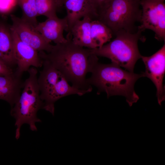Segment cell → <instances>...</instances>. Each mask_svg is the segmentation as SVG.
Segmentation results:
<instances>
[{
  "label": "cell",
  "instance_id": "cell-1",
  "mask_svg": "<svg viewBox=\"0 0 165 165\" xmlns=\"http://www.w3.org/2000/svg\"><path fill=\"white\" fill-rule=\"evenodd\" d=\"M65 42L53 45L51 50L38 52L41 60L50 63L60 72L72 86L81 90L91 92L92 88L87 81L86 76L90 72L97 56L90 49L85 48L73 42L68 34Z\"/></svg>",
  "mask_w": 165,
  "mask_h": 165
},
{
  "label": "cell",
  "instance_id": "cell-2",
  "mask_svg": "<svg viewBox=\"0 0 165 165\" xmlns=\"http://www.w3.org/2000/svg\"><path fill=\"white\" fill-rule=\"evenodd\" d=\"M90 72L91 75L87 79V82L97 87V94L105 92L108 98L115 95L123 96L130 107L139 99L134 86L139 79L144 77L143 73H135L125 70L113 63L103 64L98 61Z\"/></svg>",
  "mask_w": 165,
  "mask_h": 165
},
{
  "label": "cell",
  "instance_id": "cell-3",
  "mask_svg": "<svg viewBox=\"0 0 165 165\" xmlns=\"http://www.w3.org/2000/svg\"><path fill=\"white\" fill-rule=\"evenodd\" d=\"M27 72L28 77L23 82V89L10 110L11 115L15 120L16 139L20 138L23 124H28L31 130L36 131V123L41 122L37 116V113L39 109H43V104L38 83L37 70L32 67Z\"/></svg>",
  "mask_w": 165,
  "mask_h": 165
},
{
  "label": "cell",
  "instance_id": "cell-4",
  "mask_svg": "<svg viewBox=\"0 0 165 165\" xmlns=\"http://www.w3.org/2000/svg\"><path fill=\"white\" fill-rule=\"evenodd\" d=\"M142 33L138 30L134 33H118L112 41L100 48L91 49V52L97 56L109 58L112 63L134 72L135 64L141 56L138 42L140 40H144Z\"/></svg>",
  "mask_w": 165,
  "mask_h": 165
},
{
  "label": "cell",
  "instance_id": "cell-5",
  "mask_svg": "<svg viewBox=\"0 0 165 165\" xmlns=\"http://www.w3.org/2000/svg\"><path fill=\"white\" fill-rule=\"evenodd\" d=\"M42 61L43 68L37 81L43 109L53 115L54 104L60 98L72 94L81 96L90 92L70 86L60 72L48 62Z\"/></svg>",
  "mask_w": 165,
  "mask_h": 165
},
{
  "label": "cell",
  "instance_id": "cell-6",
  "mask_svg": "<svg viewBox=\"0 0 165 165\" xmlns=\"http://www.w3.org/2000/svg\"><path fill=\"white\" fill-rule=\"evenodd\" d=\"M141 0H111L100 13L98 20L112 31L113 35L123 32L134 33L140 23Z\"/></svg>",
  "mask_w": 165,
  "mask_h": 165
},
{
  "label": "cell",
  "instance_id": "cell-7",
  "mask_svg": "<svg viewBox=\"0 0 165 165\" xmlns=\"http://www.w3.org/2000/svg\"><path fill=\"white\" fill-rule=\"evenodd\" d=\"M165 0H141V14L138 29L153 31L155 38L165 41Z\"/></svg>",
  "mask_w": 165,
  "mask_h": 165
},
{
  "label": "cell",
  "instance_id": "cell-8",
  "mask_svg": "<svg viewBox=\"0 0 165 165\" xmlns=\"http://www.w3.org/2000/svg\"><path fill=\"white\" fill-rule=\"evenodd\" d=\"M145 68L144 77L149 79L156 89V96L161 105L165 100V86L163 84L165 72V44L157 52L148 57H141Z\"/></svg>",
  "mask_w": 165,
  "mask_h": 165
},
{
  "label": "cell",
  "instance_id": "cell-9",
  "mask_svg": "<svg viewBox=\"0 0 165 165\" xmlns=\"http://www.w3.org/2000/svg\"><path fill=\"white\" fill-rule=\"evenodd\" d=\"M10 29L13 40L14 57L17 66L15 72L21 76L31 66L35 68L42 66V61L38 52L22 41L16 33Z\"/></svg>",
  "mask_w": 165,
  "mask_h": 165
},
{
  "label": "cell",
  "instance_id": "cell-10",
  "mask_svg": "<svg viewBox=\"0 0 165 165\" xmlns=\"http://www.w3.org/2000/svg\"><path fill=\"white\" fill-rule=\"evenodd\" d=\"M12 24L10 28L22 41L38 52H50L53 45L47 41L41 35L29 24L21 18L11 15Z\"/></svg>",
  "mask_w": 165,
  "mask_h": 165
},
{
  "label": "cell",
  "instance_id": "cell-11",
  "mask_svg": "<svg viewBox=\"0 0 165 165\" xmlns=\"http://www.w3.org/2000/svg\"><path fill=\"white\" fill-rule=\"evenodd\" d=\"M64 6L67 12L68 32L74 24L82 18L88 17L92 20L98 19L99 10L95 0H64Z\"/></svg>",
  "mask_w": 165,
  "mask_h": 165
},
{
  "label": "cell",
  "instance_id": "cell-12",
  "mask_svg": "<svg viewBox=\"0 0 165 165\" xmlns=\"http://www.w3.org/2000/svg\"><path fill=\"white\" fill-rule=\"evenodd\" d=\"M34 28L50 43L53 42L56 44L61 43L67 40L63 35L64 31H68V22L66 16L62 18L57 16L47 18L45 21L38 23Z\"/></svg>",
  "mask_w": 165,
  "mask_h": 165
},
{
  "label": "cell",
  "instance_id": "cell-13",
  "mask_svg": "<svg viewBox=\"0 0 165 165\" xmlns=\"http://www.w3.org/2000/svg\"><path fill=\"white\" fill-rule=\"evenodd\" d=\"M23 84L21 76L15 72L9 75H0V99L12 107L20 94Z\"/></svg>",
  "mask_w": 165,
  "mask_h": 165
},
{
  "label": "cell",
  "instance_id": "cell-14",
  "mask_svg": "<svg viewBox=\"0 0 165 165\" xmlns=\"http://www.w3.org/2000/svg\"><path fill=\"white\" fill-rule=\"evenodd\" d=\"M91 21L89 17H85L75 22L72 26L68 34L71 35L75 44L90 49L97 48L91 37Z\"/></svg>",
  "mask_w": 165,
  "mask_h": 165
},
{
  "label": "cell",
  "instance_id": "cell-15",
  "mask_svg": "<svg viewBox=\"0 0 165 165\" xmlns=\"http://www.w3.org/2000/svg\"><path fill=\"white\" fill-rule=\"evenodd\" d=\"M0 60L12 68L16 65L10 28L0 23Z\"/></svg>",
  "mask_w": 165,
  "mask_h": 165
},
{
  "label": "cell",
  "instance_id": "cell-16",
  "mask_svg": "<svg viewBox=\"0 0 165 165\" xmlns=\"http://www.w3.org/2000/svg\"><path fill=\"white\" fill-rule=\"evenodd\" d=\"M91 35L96 48H100L105 43L110 41L113 35L111 29L98 20L91 21Z\"/></svg>",
  "mask_w": 165,
  "mask_h": 165
},
{
  "label": "cell",
  "instance_id": "cell-17",
  "mask_svg": "<svg viewBox=\"0 0 165 165\" xmlns=\"http://www.w3.org/2000/svg\"><path fill=\"white\" fill-rule=\"evenodd\" d=\"M38 16L47 18L57 16V12L64 6V0H35Z\"/></svg>",
  "mask_w": 165,
  "mask_h": 165
},
{
  "label": "cell",
  "instance_id": "cell-18",
  "mask_svg": "<svg viewBox=\"0 0 165 165\" xmlns=\"http://www.w3.org/2000/svg\"><path fill=\"white\" fill-rule=\"evenodd\" d=\"M16 2L22 10L21 18L35 28L38 23L35 0H16Z\"/></svg>",
  "mask_w": 165,
  "mask_h": 165
},
{
  "label": "cell",
  "instance_id": "cell-19",
  "mask_svg": "<svg viewBox=\"0 0 165 165\" xmlns=\"http://www.w3.org/2000/svg\"><path fill=\"white\" fill-rule=\"evenodd\" d=\"M12 68L8 66L0 60V75H6L14 73Z\"/></svg>",
  "mask_w": 165,
  "mask_h": 165
},
{
  "label": "cell",
  "instance_id": "cell-20",
  "mask_svg": "<svg viewBox=\"0 0 165 165\" xmlns=\"http://www.w3.org/2000/svg\"><path fill=\"white\" fill-rule=\"evenodd\" d=\"M16 0H0V11H4L11 7Z\"/></svg>",
  "mask_w": 165,
  "mask_h": 165
},
{
  "label": "cell",
  "instance_id": "cell-21",
  "mask_svg": "<svg viewBox=\"0 0 165 165\" xmlns=\"http://www.w3.org/2000/svg\"><path fill=\"white\" fill-rule=\"evenodd\" d=\"M95 0L98 8L99 15L100 12L108 5L111 0Z\"/></svg>",
  "mask_w": 165,
  "mask_h": 165
}]
</instances>
